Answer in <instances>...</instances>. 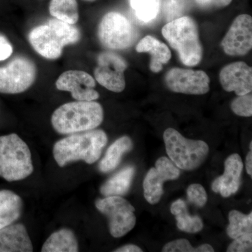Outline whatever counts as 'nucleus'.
I'll return each instance as SVG.
<instances>
[{
    "label": "nucleus",
    "instance_id": "39448f33",
    "mask_svg": "<svg viewBox=\"0 0 252 252\" xmlns=\"http://www.w3.org/2000/svg\"><path fill=\"white\" fill-rule=\"evenodd\" d=\"M34 171L31 150L16 134L0 136V177L8 182L24 180Z\"/></svg>",
    "mask_w": 252,
    "mask_h": 252
},
{
    "label": "nucleus",
    "instance_id": "f704fd0d",
    "mask_svg": "<svg viewBox=\"0 0 252 252\" xmlns=\"http://www.w3.org/2000/svg\"><path fill=\"white\" fill-rule=\"evenodd\" d=\"M252 150H250L246 157V170L247 172L250 177L252 176Z\"/></svg>",
    "mask_w": 252,
    "mask_h": 252
},
{
    "label": "nucleus",
    "instance_id": "9b49d317",
    "mask_svg": "<svg viewBox=\"0 0 252 252\" xmlns=\"http://www.w3.org/2000/svg\"><path fill=\"white\" fill-rule=\"evenodd\" d=\"M167 87L172 92L187 94H205L210 91V77L202 70L174 67L165 77Z\"/></svg>",
    "mask_w": 252,
    "mask_h": 252
},
{
    "label": "nucleus",
    "instance_id": "7ed1b4c3",
    "mask_svg": "<svg viewBox=\"0 0 252 252\" xmlns=\"http://www.w3.org/2000/svg\"><path fill=\"white\" fill-rule=\"evenodd\" d=\"M162 34L178 53L181 62L185 65L193 67L200 63L203 49L198 25L193 18L182 16L167 23L162 28Z\"/></svg>",
    "mask_w": 252,
    "mask_h": 252
},
{
    "label": "nucleus",
    "instance_id": "6ab92c4d",
    "mask_svg": "<svg viewBox=\"0 0 252 252\" xmlns=\"http://www.w3.org/2000/svg\"><path fill=\"white\" fill-rule=\"evenodd\" d=\"M23 205L22 199L14 192L0 190V229L13 224L20 218Z\"/></svg>",
    "mask_w": 252,
    "mask_h": 252
},
{
    "label": "nucleus",
    "instance_id": "72a5a7b5",
    "mask_svg": "<svg viewBox=\"0 0 252 252\" xmlns=\"http://www.w3.org/2000/svg\"><path fill=\"white\" fill-rule=\"evenodd\" d=\"M114 252H142L143 250L138 246L135 245H126L122 248H118L117 250H114Z\"/></svg>",
    "mask_w": 252,
    "mask_h": 252
},
{
    "label": "nucleus",
    "instance_id": "c9c22d12",
    "mask_svg": "<svg viewBox=\"0 0 252 252\" xmlns=\"http://www.w3.org/2000/svg\"><path fill=\"white\" fill-rule=\"evenodd\" d=\"M250 150H252V142H250Z\"/></svg>",
    "mask_w": 252,
    "mask_h": 252
},
{
    "label": "nucleus",
    "instance_id": "bb28decb",
    "mask_svg": "<svg viewBox=\"0 0 252 252\" xmlns=\"http://www.w3.org/2000/svg\"><path fill=\"white\" fill-rule=\"evenodd\" d=\"M162 252H214L215 250L209 244H204L198 248H193L187 239H178L165 244Z\"/></svg>",
    "mask_w": 252,
    "mask_h": 252
},
{
    "label": "nucleus",
    "instance_id": "ddd939ff",
    "mask_svg": "<svg viewBox=\"0 0 252 252\" xmlns=\"http://www.w3.org/2000/svg\"><path fill=\"white\" fill-rule=\"evenodd\" d=\"M221 47L230 56H243L252 48V18L248 14H241L235 18L227 32Z\"/></svg>",
    "mask_w": 252,
    "mask_h": 252
},
{
    "label": "nucleus",
    "instance_id": "dca6fc26",
    "mask_svg": "<svg viewBox=\"0 0 252 252\" xmlns=\"http://www.w3.org/2000/svg\"><path fill=\"white\" fill-rule=\"evenodd\" d=\"M224 165V172L214 181L212 189L215 193H220L223 198H228L236 193L240 188L243 162L238 154H233L227 158Z\"/></svg>",
    "mask_w": 252,
    "mask_h": 252
},
{
    "label": "nucleus",
    "instance_id": "393cba45",
    "mask_svg": "<svg viewBox=\"0 0 252 252\" xmlns=\"http://www.w3.org/2000/svg\"><path fill=\"white\" fill-rule=\"evenodd\" d=\"M229 225L227 227V234L234 239L241 235L252 233V212L245 215L238 210H231L228 215Z\"/></svg>",
    "mask_w": 252,
    "mask_h": 252
},
{
    "label": "nucleus",
    "instance_id": "6e6552de",
    "mask_svg": "<svg viewBox=\"0 0 252 252\" xmlns=\"http://www.w3.org/2000/svg\"><path fill=\"white\" fill-rule=\"evenodd\" d=\"M101 44L112 50L127 49L135 39V30L130 21L116 11L107 13L101 20L98 27Z\"/></svg>",
    "mask_w": 252,
    "mask_h": 252
},
{
    "label": "nucleus",
    "instance_id": "473e14b6",
    "mask_svg": "<svg viewBox=\"0 0 252 252\" xmlns=\"http://www.w3.org/2000/svg\"><path fill=\"white\" fill-rule=\"evenodd\" d=\"M13 47L6 36L0 34V61H4L11 56Z\"/></svg>",
    "mask_w": 252,
    "mask_h": 252
},
{
    "label": "nucleus",
    "instance_id": "20e7f679",
    "mask_svg": "<svg viewBox=\"0 0 252 252\" xmlns=\"http://www.w3.org/2000/svg\"><path fill=\"white\" fill-rule=\"evenodd\" d=\"M80 32L74 25L61 20L51 19L47 24L38 26L31 32L29 41L33 49L45 59H59L64 46L75 44Z\"/></svg>",
    "mask_w": 252,
    "mask_h": 252
},
{
    "label": "nucleus",
    "instance_id": "f257e3e1",
    "mask_svg": "<svg viewBox=\"0 0 252 252\" xmlns=\"http://www.w3.org/2000/svg\"><path fill=\"white\" fill-rule=\"evenodd\" d=\"M107 142L108 137L102 130L70 134L55 144L53 154L60 167L78 160L93 164L99 160Z\"/></svg>",
    "mask_w": 252,
    "mask_h": 252
},
{
    "label": "nucleus",
    "instance_id": "0eeeda50",
    "mask_svg": "<svg viewBox=\"0 0 252 252\" xmlns=\"http://www.w3.org/2000/svg\"><path fill=\"white\" fill-rule=\"evenodd\" d=\"M95 207L108 218L109 231L114 238H122L135 227V207L122 197L98 199L96 200Z\"/></svg>",
    "mask_w": 252,
    "mask_h": 252
},
{
    "label": "nucleus",
    "instance_id": "5701e85b",
    "mask_svg": "<svg viewBox=\"0 0 252 252\" xmlns=\"http://www.w3.org/2000/svg\"><path fill=\"white\" fill-rule=\"evenodd\" d=\"M170 212L175 215L179 229L186 233H198L203 228V222L198 215L190 216L187 204L182 199L172 203Z\"/></svg>",
    "mask_w": 252,
    "mask_h": 252
},
{
    "label": "nucleus",
    "instance_id": "e433bc0d",
    "mask_svg": "<svg viewBox=\"0 0 252 252\" xmlns=\"http://www.w3.org/2000/svg\"><path fill=\"white\" fill-rule=\"evenodd\" d=\"M85 1H95V0H85Z\"/></svg>",
    "mask_w": 252,
    "mask_h": 252
},
{
    "label": "nucleus",
    "instance_id": "423d86ee",
    "mask_svg": "<svg viewBox=\"0 0 252 252\" xmlns=\"http://www.w3.org/2000/svg\"><path fill=\"white\" fill-rule=\"evenodd\" d=\"M167 155L181 170H195L206 160L210 148L206 142L185 138L175 129L169 127L163 133Z\"/></svg>",
    "mask_w": 252,
    "mask_h": 252
},
{
    "label": "nucleus",
    "instance_id": "cd10ccee",
    "mask_svg": "<svg viewBox=\"0 0 252 252\" xmlns=\"http://www.w3.org/2000/svg\"><path fill=\"white\" fill-rule=\"evenodd\" d=\"M164 14L168 22L182 17L187 9L186 0H163Z\"/></svg>",
    "mask_w": 252,
    "mask_h": 252
},
{
    "label": "nucleus",
    "instance_id": "2eb2a0df",
    "mask_svg": "<svg viewBox=\"0 0 252 252\" xmlns=\"http://www.w3.org/2000/svg\"><path fill=\"white\" fill-rule=\"evenodd\" d=\"M220 81L227 92H235L238 96L252 93V67L242 61L230 63L220 71Z\"/></svg>",
    "mask_w": 252,
    "mask_h": 252
},
{
    "label": "nucleus",
    "instance_id": "c756f323",
    "mask_svg": "<svg viewBox=\"0 0 252 252\" xmlns=\"http://www.w3.org/2000/svg\"><path fill=\"white\" fill-rule=\"evenodd\" d=\"M187 198L189 201L195 206L203 207L207 201L206 190L203 186L199 184H193L187 189Z\"/></svg>",
    "mask_w": 252,
    "mask_h": 252
},
{
    "label": "nucleus",
    "instance_id": "c85d7f7f",
    "mask_svg": "<svg viewBox=\"0 0 252 252\" xmlns=\"http://www.w3.org/2000/svg\"><path fill=\"white\" fill-rule=\"evenodd\" d=\"M231 109L236 115L240 117H250L252 116V93L238 96L233 99Z\"/></svg>",
    "mask_w": 252,
    "mask_h": 252
},
{
    "label": "nucleus",
    "instance_id": "f3484780",
    "mask_svg": "<svg viewBox=\"0 0 252 252\" xmlns=\"http://www.w3.org/2000/svg\"><path fill=\"white\" fill-rule=\"evenodd\" d=\"M33 245L22 223L11 224L0 229V252H31Z\"/></svg>",
    "mask_w": 252,
    "mask_h": 252
},
{
    "label": "nucleus",
    "instance_id": "7c9ffc66",
    "mask_svg": "<svg viewBox=\"0 0 252 252\" xmlns=\"http://www.w3.org/2000/svg\"><path fill=\"white\" fill-rule=\"evenodd\" d=\"M252 251V233L241 235L234 239L227 249L228 252H250Z\"/></svg>",
    "mask_w": 252,
    "mask_h": 252
},
{
    "label": "nucleus",
    "instance_id": "412c9836",
    "mask_svg": "<svg viewBox=\"0 0 252 252\" xmlns=\"http://www.w3.org/2000/svg\"><path fill=\"white\" fill-rule=\"evenodd\" d=\"M133 143L130 137L123 136L109 147L103 158L99 164V169L103 173H108L117 168L126 153L130 152Z\"/></svg>",
    "mask_w": 252,
    "mask_h": 252
},
{
    "label": "nucleus",
    "instance_id": "2f4dec72",
    "mask_svg": "<svg viewBox=\"0 0 252 252\" xmlns=\"http://www.w3.org/2000/svg\"><path fill=\"white\" fill-rule=\"evenodd\" d=\"M232 0H195L196 4L203 9H217L225 7Z\"/></svg>",
    "mask_w": 252,
    "mask_h": 252
},
{
    "label": "nucleus",
    "instance_id": "aec40b11",
    "mask_svg": "<svg viewBox=\"0 0 252 252\" xmlns=\"http://www.w3.org/2000/svg\"><path fill=\"white\" fill-rule=\"evenodd\" d=\"M79 243L74 232L62 228L52 233L41 248L42 252H77Z\"/></svg>",
    "mask_w": 252,
    "mask_h": 252
},
{
    "label": "nucleus",
    "instance_id": "a878e982",
    "mask_svg": "<svg viewBox=\"0 0 252 252\" xmlns=\"http://www.w3.org/2000/svg\"><path fill=\"white\" fill-rule=\"evenodd\" d=\"M130 4L136 17L147 23L157 18L161 7V0H130Z\"/></svg>",
    "mask_w": 252,
    "mask_h": 252
},
{
    "label": "nucleus",
    "instance_id": "4468645a",
    "mask_svg": "<svg viewBox=\"0 0 252 252\" xmlns=\"http://www.w3.org/2000/svg\"><path fill=\"white\" fill-rule=\"evenodd\" d=\"M60 91L71 93L78 101H94L99 94L94 90L95 81L89 73L81 70H68L63 72L56 82Z\"/></svg>",
    "mask_w": 252,
    "mask_h": 252
},
{
    "label": "nucleus",
    "instance_id": "1a4fd4ad",
    "mask_svg": "<svg viewBox=\"0 0 252 252\" xmlns=\"http://www.w3.org/2000/svg\"><path fill=\"white\" fill-rule=\"evenodd\" d=\"M36 77V66L31 60L15 58L9 64L0 67V93L21 94L34 84Z\"/></svg>",
    "mask_w": 252,
    "mask_h": 252
},
{
    "label": "nucleus",
    "instance_id": "f8f14e48",
    "mask_svg": "<svg viewBox=\"0 0 252 252\" xmlns=\"http://www.w3.org/2000/svg\"><path fill=\"white\" fill-rule=\"evenodd\" d=\"M180 175V168L170 159L166 157L158 159L155 167L151 168L144 178V198L152 205L157 204L164 193V182L177 180Z\"/></svg>",
    "mask_w": 252,
    "mask_h": 252
},
{
    "label": "nucleus",
    "instance_id": "a211bd4d",
    "mask_svg": "<svg viewBox=\"0 0 252 252\" xmlns=\"http://www.w3.org/2000/svg\"><path fill=\"white\" fill-rule=\"evenodd\" d=\"M136 51L151 55L149 69L154 73L160 72L162 65L171 59V51L168 46L151 35H147L141 39L136 46Z\"/></svg>",
    "mask_w": 252,
    "mask_h": 252
},
{
    "label": "nucleus",
    "instance_id": "9d476101",
    "mask_svg": "<svg viewBox=\"0 0 252 252\" xmlns=\"http://www.w3.org/2000/svg\"><path fill=\"white\" fill-rule=\"evenodd\" d=\"M127 67V63L119 55L113 52L102 53L97 58L94 78L107 90L121 93L126 88L124 72Z\"/></svg>",
    "mask_w": 252,
    "mask_h": 252
},
{
    "label": "nucleus",
    "instance_id": "b1692460",
    "mask_svg": "<svg viewBox=\"0 0 252 252\" xmlns=\"http://www.w3.org/2000/svg\"><path fill=\"white\" fill-rule=\"evenodd\" d=\"M49 11L56 19L74 25L79 20L77 0H51Z\"/></svg>",
    "mask_w": 252,
    "mask_h": 252
},
{
    "label": "nucleus",
    "instance_id": "4be33fe9",
    "mask_svg": "<svg viewBox=\"0 0 252 252\" xmlns=\"http://www.w3.org/2000/svg\"><path fill=\"white\" fill-rule=\"evenodd\" d=\"M135 171L134 167L127 166L117 172L101 187L102 195L104 197L125 195L132 185Z\"/></svg>",
    "mask_w": 252,
    "mask_h": 252
},
{
    "label": "nucleus",
    "instance_id": "f03ea898",
    "mask_svg": "<svg viewBox=\"0 0 252 252\" xmlns=\"http://www.w3.org/2000/svg\"><path fill=\"white\" fill-rule=\"evenodd\" d=\"M104 119L102 105L95 101H75L63 104L53 113L51 124L63 135L94 130Z\"/></svg>",
    "mask_w": 252,
    "mask_h": 252
}]
</instances>
